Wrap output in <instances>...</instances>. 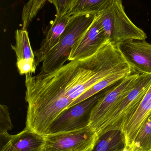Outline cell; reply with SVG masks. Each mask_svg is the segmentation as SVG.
<instances>
[{
  "label": "cell",
  "mask_w": 151,
  "mask_h": 151,
  "mask_svg": "<svg viewBox=\"0 0 151 151\" xmlns=\"http://www.w3.org/2000/svg\"><path fill=\"white\" fill-rule=\"evenodd\" d=\"M151 84V74H144L135 88L109 113L96 131L98 137L111 130L122 131L124 124L140 105Z\"/></svg>",
  "instance_id": "3"
},
{
  "label": "cell",
  "mask_w": 151,
  "mask_h": 151,
  "mask_svg": "<svg viewBox=\"0 0 151 151\" xmlns=\"http://www.w3.org/2000/svg\"><path fill=\"white\" fill-rule=\"evenodd\" d=\"M121 151H141L134 144L130 145H125Z\"/></svg>",
  "instance_id": "21"
},
{
  "label": "cell",
  "mask_w": 151,
  "mask_h": 151,
  "mask_svg": "<svg viewBox=\"0 0 151 151\" xmlns=\"http://www.w3.org/2000/svg\"><path fill=\"white\" fill-rule=\"evenodd\" d=\"M1 151H19L15 148L10 142H8L1 148Z\"/></svg>",
  "instance_id": "20"
},
{
  "label": "cell",
  "mask_w": 151,
  "mask_h": 151,
  "mask_svg": "<svg viewBox=\"0 0 151 151\" xmlns=\"http://www.w3.org/2000/svg\"><path fill=\"white\" fill-rule=\"evenodd\" d=\"M74 0H48V1L54 4L56 14L63 16L68 12Z\"/></svg>",
  "instance_id": "19"
},
{
  "label": "cell",
  "mask_w": 151,
  "mask_h": 151,
  "mask_svg": "<svg viewBox=\"0 0 151 151\" xmlns=\"http://www.w3.org/2000/svg\"><path fill=\"white\" fill-rule=\"evenodd\" d=\"M143 74L132 73L111 89L105 91L91 109L89 127L96 133L110 111L135 88Z\"/></svg>",
  "instance_id": "4"
},
{
  "label": "cell",
  "mask_w": 151,
  "mask_h": 151,
  "mask_svg": "<svg viewBox=\"0 0 151 151\" xmlns=\"http://www.w3.org/2000/svg\"><path fill=\"white\" fill-rule=\"evenodd\" d=\"M134 144L141 151H151V111L140 129Z\"/></svg>",
  "instance_id": "17"
},
{
  "label": "cell",
  "mask_w": 151,
  "mask_h": 151,
  "mask_svg": "<svg viewBox=\"0 0 151 151\" xmlns=\"http://www.w3.org/2000/svg\"><path fill=\"white\" fill-rule=\"evenodd\" d=\"M48 0H28L22 10V28L27 29Z\"/></svg>",
  "instance_id": "16"
},
{
  "label": "cell",
  "mask_w": 151,
  "mask_h": 151,
  "mask_svg": "<svg viewBox=\"0 0 151 151\" xmlns=\"http://www.w3.org/2000/svg\"><path fill=\"white\" fill-rule=\"evenodd\" d=\"M133 73L151 74V44L145 40H130L118 45Z\"/></svg>",
  "instance_id": "8"
},
{
  "label": "cell",
  "mask_w": 151,
  "mask_h": 151,
  "mask_svg": "<svg viewBox=\"0 0 151 151\" xmlns=\"http://www.w3.org/2000/svg\"><path fill=\"white\" fill-rule=\"evenodd\" d=\"M99 22L108 41L115 45L130 40H145L147 35L128 17L122 0H114L98 13Z\"/></svg>",
  "instance_id": "2"
},
{
  "label": "cell",
  "mask_w": 151,
  "mask_h": 151,
  "mask_svg": "<svg viewBox=\"0 0 151 151\" xmlns=\"http://www.w3.org/2000/svg\"><path fill=\"white\" fill-rule=\"evenodd\" d=\"M43 151H91L99 139L89 127L44 136Z\"/></svg>",
  "instance_id": "5"
},
{
  "label": "cell",
  "mask_w": 151,
  "mask_h": 151,
  "mask_svg": "<svg viewBox=\"0 0 151 151\" xmlns=\"http://www.w3.org/2000/svg\"><path fill=\"white\" fill-rule=\"evenodd\" d=\"M126 145L124 133L119 130H111L102 135L91 151H117Z\"/></svg>",
  "instance_id": "13"
},
{
  "label": "cell",
  "mask_w": 151,
  "mask_h": 151,
  "mask_svg": "<svg viewBox=\"0 0 151 151\" xmlns=\"http://www.w3.org/2000/svg\"><path fill=\"white\" fill-rule=\"evenodd\" d=\"M70 17L67 13L63 16L56 15L40 48L35 52L37 66L43 62L49 52L58 44Z\"/></svg>",
  "instance_id": "10"
},
{
  "label": "cell",
  "mask_w": 151,
  "mask_h": 151,
  "mask_svg": "<svg viewBox=\"0 0 151 151\" xmlns=\"http://www.w3.org/2000/svg\"><path fill=\"white\" fill-rule=\"evenodd\" d=\"M13 126L11 119L9 107L5 105H0V136L7 135Z\"/></svg>",
  "instance_id": "18"
},
{
  "label": "cell",
  "mask_w": 151,
  "mask_h": 151,
  "mask_svg": "<svg viewBox=\"0 0 151 151\" xmlns=\"http://www.w3.org/2000/svg\"><path fill=\"white\" fill-rule=\"evenodd\" d=\"M105 92H99L63 111L53 122L48 134L75 131L89 127L91 109Z\"/></svg>",
  "instance_id": "6"
},
{
  "label": "cell",
  "mask_w": 151,
  "mask_h": 151,
  "mask_svg": "<svg viewBox=\"0 0 151 151\" xmlns=\"http://www.w3.org/2000/svg\"><path fill=\"white\" fill-rule=\"evenodd\" d=\"M132 73L133 71L132 69L129 68L109 76L86 91L84 94H82L79 98L77 99L74 102L69 106V108L96 95L98 93L101 92L103 90L105 89V88L118 82H119Z\"/></svg>",
  "instance_id": "15"
},
{
  "label": "cell",
  "mask_w": 151,
  "mask_h": 151,
  "mask_svg": "<svg viewBox=\"0 0 151 151\" xmlns=\"http://www.w3.org/2000/svg\"><path fill=\"white\" fill-rule=\"evenodd\" d=\"M114 0H74L67 14L74 15L87 13L98 14L109 7Z\"/></svg>",
  "instance_id": "14"
},
{
  "label": "cell",
  "mask_w": 151,
  "mask_h": 151,
  "mask_svg": "<svg viewBox=\"0 0 151 151\" xmlns=\"http://www.w3.org/2000/svg\"><path fill=\"white\" fill-rule=\"evenodd\" d=\"M97 14L87 13L71 16L58 44L49 52L42 62L40 72L53 71L68 61L73 46L86 32Z\"/></svg>",
  "instance_id": "1"
},
{
  "label": "cell",
  "mask_w": 151,
  "mask_h": 151,
  "mask_svg": "<svg viewBox=\"0 0 151 151\" xmlns=\"http://www.w3.org/2000/svg\"><path fill=\"white\" fill-rule=\"evenodd\" d=\"M151 111V84L144 97L140 105L124 124V133L126 145L134 144L143 124Z\"/></svg>",
  "instance_id": "11"
},
{
  "label": "cell",
  "mask_w": 151,
  "mask_h": 151,
  "mask_svg": "<svg viewBox=\"0 0 151 151\" xmlns=\"http://www.w3.org/2000/svg\"><path fill=\"white\" fill-rule=\"evenodd\" d=\"M44 136L25 129L20 133L10 135L9 142L19 151H43Z\"/></svg>",
  "instance_id": "12"
},
{
  "label": "cell",
  "mask_w": 151,
  "mask_h": 151,
  "mask_svg": "<svg viewBox=\"0 0 151 151\" xmlns=\"http://www.w3.org/2000/svg\"><path fill=\"white\" fill-rule=\"evenodd\" d=\"M15 38L16 43L11 46L16 54L18 71L21 75H33L37 66L27 29H17Z\"/></svg>",
  "instance_id": "9"
},
{
  "label": "cell",
  "mask_w": 151,
  "mask_h": 151,
  "mask_svg": "<svg viewBox=\"0 0 151 151\" xmlns=\"http://www.w3.org/2000/svg\"><path fill=\"white\" fill-rule=\"evenodd\" d=\"M108 42L97 14L86 32L73 46L68 61L83 59L91 56Z\"/></svg>",
  "instance_id": "7"
}]
</instances>
